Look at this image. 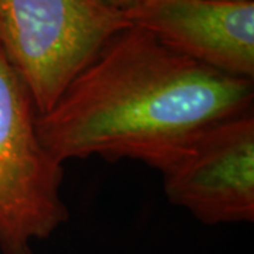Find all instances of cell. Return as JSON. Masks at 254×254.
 <instances>
[{
  "instance_id": "4",
  "label": "cell",
  "mask_w": 254,
  "mask_h": 254,
  "mask_svg": "<svg viewBox=\"0 0 254 254\" xmlns=\"http://www.w3.org/2000/svg\"><path fill=\"white\" fill-rule=\"evenodd\" d=\"M175 206L205 225L254 220L253 110L203 127L155 167Z\"/></svg>"
},
{
  "instance_id": "3",
  "label": "cell",
  "mask_w": 254,
  "mask_h": 254,
  "mask_svg": "<svg viewBox=\"0 0 254 254\" xmlns=\"http://www.w3.org/2000/svg\"><path fill=\"white\" fill-rule=\"evenodd\" d=\"M63 163L37 131L26 85L0 50V252L33 254L69 218L61 196Z\"/></svg>"
},
{
  "instance_id": "5",
  "label": "cell",
  "mask_w": 254,
  "mask_h": 254,
  "mask_svg": "<svg viewBox=\"0 0 254 254\" xmlns=\"http://www.w3.org/2000/svg\"><path fill=\"white\" fill-rule=\"evenodd\" d=\"M125 13L175 53L254 79V0H143Z\"/></svg>"
},
{
  "instance_id": "6",
  "label": "cell",
  "mask_w": 254,
  "mask_h": 254,
  "mask_svg": "<svg viewBox=\"0 0 254 254\" xmlns=\"http://www.w3.org/2000/svg\"><path fill=\"white\" fill-rule=\"evenodd\" d=\"M102 3L108 4V6H112L115 9L119 10H127L133 6H136L138 3H141L143 0H99Z\"/></svg>"
},
{
  "instance_id": "2",
  "label": "cell",
  "mask_w": 254,
  "mask_h": 254,
  "mask_svg": "<svg viewBox=\"0 0 254 254\" xmlns=\"http://www.w3.org/2000/svg\"><path fill=\"white\" fill-rule=\"evenodd\" d=\"M125 10L99 0H0V50L46 113L122 30Z\"/></svg>"
},
{
  "instance_id": "1",
  "label": "cell",
  "mask_w": 254,
  "mask_h": 254,
  "mask_svg": "<svg viewBox=\"0 0 254 254\" xmlns=\"http://www.w3.org/2000/svg\"><path fill=\"white\" fill-rule=\"evenodd\" d=\"M253 100V81L200 65L130 26L37 115V131L63 164L98 155L155 168L203 127L252 112Z\"/></svg>"
}]
</instances>
